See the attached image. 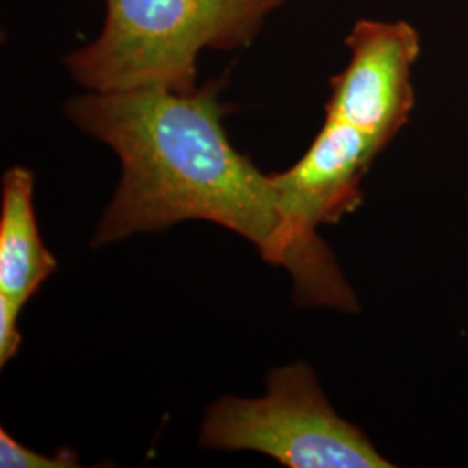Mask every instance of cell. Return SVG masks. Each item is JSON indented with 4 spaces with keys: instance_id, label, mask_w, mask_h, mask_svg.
<instances>
[{
    "instance_id": "cell-1",
    "label": "cell",
    "mask_w": 468,
    "mask_h": 468,
    "mask_svg": "<svg viewBox=\"0 0 468 468\" xmlns=\"http://www.w3.org/2000/svg\"><path fill=\"white\" fill-rule=\"evenodd\" d=\"M222 87L224 80L193 92L85 90L63 104L68 120L113 151L122 167L92 247L205 220L243 236L266 262L288 271L302 307L357 313V295L330 247L290 224L272 174L229 141Z\"/></svg>"
},
{
    "instance_id": "cell-2",
    "label": "cell",
    "mask_w": 468,
    "mask_h": 468,
    "mask_svg": "<svg viewBox=\"0 0 468 468\" xmlns=\"http://www.w3.org/2000/svg\"><path fill=\"white\" fill-rule=\"evenodd\" d=\"M100 35L65 56L92 92L198 89L201 50L250 46L286 0H104Z\"/></svg>"
},
{
    "instance_id": "cell-3",
    "label": "cell",
    "mask_w": 468,
    "mask_h": 468,
    "mask_svg": "<svg viewBox=\"0 0 468 468\" xmlns=\"http://www.w3.org/2000/svg\"><path fill=\"white\" fill-rule=\"evenodd\" d=\"M208 450L262 452L288 468H392L357 425L342 419L305 363L274 368L266 394L224 396L201 423Z\"/></svg>"
},
{
    "instance_id": "cell-4",
    "label": "cell",
    "mask_w": 468,
    "mask_h": 468,
    "mask_svg": "<svg viewBox=\"0 0 468 468\" xmlns=\"http://www.w3.org/2000/svg\"><path fill=\"white\" fill-rule=\"evenodd\" d=\"M346 46L349 61L330 80L324 118L351 125L385 150L415 110L413 69L421 38L406 21L359 19Z\"/></svg>"
},
{
    "instance_id": "cell-5",
    "label": "cell",
    "mask_w": 468,
    "mask_h": 468,
    "mask_svg": "<svg viewBox=\"0 0 468 468\" xmlns=\"http://www.w3.org/2000/svg\"><path fill=\"white\" fill-rule=\"evenodd\" d=\"M382 148L351 125L324 118L318 134L299 162L272 181L290 224L303 234L334 226L357 210L363 179Z\"/></svg>"
},
{
    "instance_id": "cell-6",
    "label": "cell",
    "mask_w": 468,
    "mask_h": 468,
    "mask_svg": "<svg viewBox=\"0 0 468 468\" xmlns=\"http://www.w3.org/2000/svg\"><path fill=\"white\" fill-rule=\"evenodd\" d=\"M35 176L30 168L11 167L0 191V307L15 313L58 269L38 231L34 208Z\"/></svg>"
},
{
    "instance_id": "cell-7",
    "label": "cell",
    "mask_w": 468,
    "mask_h": 468,
    "mask_svg": "<svg viewBox=\"0 0 468 468\" xmlns=\"http://www.w3.org/2000/svg\"><path fill=\"white\" fill-rule=\"evenodd\" d=\"M77 452L63 448L54 456L35 452L19 444L9 432L0 431V467L2 468H73L79 467Z\"/></svg>"
}]
</instances>
